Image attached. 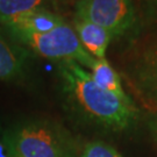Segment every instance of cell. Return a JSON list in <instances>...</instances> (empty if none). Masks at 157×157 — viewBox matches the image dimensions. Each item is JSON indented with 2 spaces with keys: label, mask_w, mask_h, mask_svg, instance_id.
Segmentation results:
<instances>
[{
  "label": "cell",
  "mask_w": 157,
  "mask_h": 157,
  "mask_svg": "<svg viewBox=\"0 0 157 157\" xmlns=\"http://www.w3.org/2000/svg\"><path fill=\"white\" fill-rule=\"evenodd\" d=\"M58 71L69 99L90 119L114 128H126L135 120L133 101L122 100L104 90L77 62H59Z\"/></svg>",
  "instance_id": "1"
},
{
  "label": "cell",
  "mask_w": 157,
  "mask_h": 157,
  "mask_svg": "<svg viewBox=\"0 0 157 157\" xmlns=\"http://www.w3.org/2000/svg\"><path fill=\"white\" fill-rule=\"evenodd\" d=\"M64 23V20L48 7H37L32 11L0 22V26L11 35L44 34Z\"/></svg>",
  "instance_id": "5"
},
{
  "label": "cell",
  "mask_w": 157,
  "mask_h": 157,
  "mask_svg": "<svg viewBox=\"0 0 157 157\" xmlns=\"http://www.w3.org/2000/svg\"><path fill=\"white\" fill-rule=\"evenodd\" d=\"M91 76L95 83L104 90L115 94L122 100L132 101V99L124 93L118 72L107 62V59H95L94 65L91 69Z\"/></svg>",
  "instance_id": "8"
},
{
  "label": "cell",
  "mask_w": 157,
  "mask_h": 157,
  "mask_svg": "<svg viewBox=\"0 0 157 157\" xmlns=\"http://www.w3.org/2000/svg\"><path fill=\"white\" fill-rule=\"evenodd\" d=\"M75 15L100 26L112 36L127 32L135 20L132 0H79Z\"/></svg>",
  "instance_id": "4"
},
{
  "label": "cell",
  "mask_w": 157,
  "mask_h": 157,
  "mask_svg": "<svg viewBox=\"0 0 157 157\" xmlns=\"http://www.w3.org/2000/svg\"><path fill=\"white\" fill-rule=\"evenodd\" d=\"M73 29L82 45L91 56L94 57L95 59L105 58L107 47L113 37L111 33L100 26L77 17L73 20Z\"/></svg>",
  "instance_id": "7"
},
{
  "label": "cell",
  "mask_w": 157,
  "mask_h": 157,
  "mask_svg": "<svg viewBox=\"0 0 157 157\" xmlns=\"http://www.w3.org/2000/svg\"><path fill=\"white\" fill-rule=\"evenodd\" d=\"M147 1H148V2L151 5V6H150V8L154 11V10H155V7L157 6V0H147Z\"/></svg>",
  "instance_id": "13"
},
{
  "label": "cell",
  "mask_w": 157,
  "mask_h": 157,
  "mask_svg": "<svg viewBox=\"0 0 157 157\" xmlns=\"http://www.w3.org/2000/svg\"><path fill=\"white\" fill-rule=\"evenodd\" d=\"M11 36L28 50L49 59L73 61L87 69H92L95 63L94 57L82 45L75 29L65 22L44 34H17Z\"/></svg>",
  "instance_id": "3"
},
{
  "label": "cell",
  "mask_w": 157,
  "mask_h": 157,
  "mask_svg": "<svg viewBox=\"0 0 157 157\" xmlns=\"http://www.w3.org/2000/svg\"><path fill=\"white\" fill-rule=\"evenodd\" d=\"M52 0H0V22L32 11L37 7H47Z\"/></svg>",
  "instance_id": "10"
},
{
  "label": "cell",
  "mask_w": 157,
  "mask_h": 157,
  "mask_svg": "<svg viewBox=\"0 0 157 157\" xmlns=\"http://www.w3.org/2000/svg\"><path fill=\"white\" fill-rule=\"evenodd\" d=\"M137 76L143 90L157 101V48L144 56L139 67Z\"/></svg>",
  "instance_id": "9"
},
{
  "label": "cell",
  "mask_w": 157,
  "mask_h": 157,
  "mask_svg": "<svg viewBox=\"0 0 157 157\" xmlns=\"http://www.w3.org/2000/svg\"><path fill=\"white\" fill-rule=\"evenodd\" d=\"M79 157H122L113 147L100 141H94L86 144Z\"/></svg>",
  "instance_id": "11"
},
{
  "label": "cell",
  "mask_w": 157,
  "mask_h": 157,
  "mask_svg": "<svg viewBox=\"0 0 157 157\" xmlns=\"http://www.w3.org/2000/svg\"><path fill=\"white\" fill-rule=\"evenodd\" d=\"M0 157H11L7 146L5 144L4 141H0Z\"/></svg>",
  "instance_id": "12"
},
{
  "label": "cell",
  "mask_w": 157,
  "mask_h": 157,
  "mask_svg": "<svg viewBox=\"0 0 157 157\" xmlns=\"http://www.w3.org/2000/svg\"><path fill=\"white\" fill-rule=\"evenodd\" d=\"M152 127H154V133H155V136H156V139H157V118L154 120V124H152Z\"/></svg>",
  "instance_id": "14"
},
{
  "label": "cell",
  "mask_w": 157,
  "mask_h": 157,
  "mask_svg": "<svg viewBox=\"0 0 157 157\" xmlns=\"http://www.w3.org/2000/svg\"><path fill=\"white\" fill-rule=\"evenodd\" d=\"M30 58V50L17 43L0 26V79L13 80L22 77Z\"/></svg>",
  "instance_id": "6"
},
{
  "label": "cell",
  "mask_w": 157,
  "mask_h": 157,
  "mask_svg": "<svg viewBox=\"0 0 157 157\" xmlns=\"http://www.w3.org/2000/svg\"><path fill=\"white\" fill-rule=\"evenodd\" d=\"M4 142L11 157H76L70 136L47 121H34L12 129Z\"/></svg>",
  "instance_id": "2"
}]
</instances>
